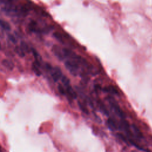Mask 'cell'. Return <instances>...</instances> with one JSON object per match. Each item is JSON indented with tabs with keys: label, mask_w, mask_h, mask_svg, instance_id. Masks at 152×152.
I'll list each match as a JSON object with an SVG mask.
<instances>
[{
	"label": "cell",
	"mask_w": 152,
	"mask_h": 152,
	"mask_svg": "<svg viewBox=\"0 0 152 152\" xmlns=\"http://www.w3.org/2000/svg\"><path fill=\"white\" fill-rule=\"evenodd\" d=\"M97 104H98V106L100 109V110H101V112L106 116H109V112L108 111V110L107 109L106 106L104 105V104L102 102L100 101V100H97Z\"/></svg>",
	"instance_id": "cell-9"
},
{
	"label": "cell",
	"mask_w": 152,
	"mask_h": 152,
	"mask_svg": "<svg viewBox=\"0 0 152 152\" xmlns=\"http://www.w3.org/2000/svg\"><path fill=\"white\" fill-rule=\"evenodd\" d=\"M15 52L20 56L21 57H24L25 56V52H24V50H23V49L19 46H16L15 48L14 49Z\"/></svg>",
	"instance_id": "cell-17"
},
{
	"label": "cell",
	"mask_w": 152,
	"mask_h": 152,
	"mask_svg": "<svg viewBox=\"0 0 152 152\" xmlns=\"http://www.w3.org/2000/svg\"><path fill=\"white\" fill-rule=\"evenodd\" d=\"M78 105L79 108L81 109V110L86 115H88L89 114V112L88 110L87 109L86 104H84L83 102H80V101H78Z\"/></svg>",
	"instance_id": "cell-14"
},
{
	"label": "cell",
	"mask_w": 152,
	"mask_h": 152,
	"mask_svg": "<svg viewBox=\"0 0 152 152\" xmlns=\"http://www.w3.org/2000/svg\"><path fill=\"white\" fill-rule=\"evenodd\" d=\"M21 48L23 49V50H24V52L26 53V52H28V46L26 45V43L25 42H21Z\"/></svg>",
	"instance_id": "cell-22"
},
{
	"label": "cell",
	"mask_w": 152,
	"mask_h": 152,
	"mask_svg": "<svg viewBox=\"0 0 152 152\" xmlns=\"http://www.w3.org/2000/svg\"><path fill=\"white\" fill-rule=\"evenodd\" d=\"M52 50L53 53H54V55L59 59L62 61L65 59L63 52H62V49L60 48L59 46H58L57 45H53L52 48Z\"/></svg>",
	"instance_id": "cell-5"
},
{
	"label": "cell",
	"mask_w": 152,
	"mask_h": 152,
	"mask_svg": "<svg viewBox=\"0 0 152 152\" xmlns=\"http://www.w3.org/2000/svg\"><path fill=\"white\" fill-rule=\"evenodd\" d=\"M53 36L55 37V39L56 40H58L59 42H61L62 43H65V41H64V38L63 37V36L58 32H55L53 33Z\"/></svg>",
	"instance_id": "cell-16"
},
{
	"label": "cell",
	"mask_w": 152,
	"mask_h": 152,
	"mask_svg": "<svg viewBox=\"0 0 152 152\" xmlns=\"http://www.w3.org/2000/svg\"><path fill=\"white\" fill-rule=\"evenodd\" d=\"M1 49V43H0V49Z\"/></svg>",
	"instance_id": "cell-24"
},
{
	"label": "cell",
	"mask_w": 152,
	"mask_h": 152,
	"mask_svg": "<svg viewBox=\"0 0 152 152\" xmlns=\"http://www.w3.org/2000/svg\"><path fill=\"white\" fill-rule=\"evenodd\" d=\"M8 38H9V39H10L12 43H15L17 42V39H16V38L14 37V35H12V34H9V35H8Z\"/></svg>",
	"instance_id": "cell-23"
},
{
	"label": "cell",
	"mask_w": 152,
	"mask_h": 152,
	"mask_svg": "<svg viewBox=\"0 0 152 152\" xmlns=\"http://www.w3.org/2000/svg\"><path fill=\"white\" fill-rule=\"evenodd\" d=\"M17 0H0V5H8L12 3H14V1H15Z\"/></svg>",
	"instance_id": "cell-21"
},
{
	"label": "cell",
	"mask_w": 152,
	"mask_h": 152,
	"mask_svg": "<svg viewBox=\"0 0 152 152\" xmlns=\"http://www.w3.org/2000/svg\"><path fill=\"white\" fill-rule=\"evenodd\" d=\"M106 125L108 128L112 131H115L118 129V125H117L116 121L111 118H109L106 121Z\"/></svg>",
	"instance_id": "cell-7"
},
{
	"label": "cell",
	"mask_w": 152,
	"mask_h": 152,
	"mask_svg": "<svg viewBox=\"0 0 152 152\" xmlns=\"http://www.w3.org/2000/svg\"><path fill=\"white\" fill-rule=\"evenodd\" d=\"M101 91H103L105 93H109L110 94H115V95H119V92L117 89L113 86H109L107 87H104L102 88Z\"/></svg>",
	"instance_id": "cell-8"
},
{
	"label": "cell",
	"mask_w": 152,
	"mask_h": 152,
	"mask_svg": "<svg viewBox=\"0 0 152 152\" xmlns=\"http://www.w3.org/2000/svg\"><path fill=\"white\" fill-rule=\"evenodd\" d=\"M131 127L132 128V130L134 131V133L135 134V136L140 139V140H141V139H143L144 138V136H143V134H142L141 131H140V129L134 124H132L131 125Z\"/></svg>",
	"instance_id": "cell-10"
},
{
	"label": "cell",
	"mask_w": 152,
	"mask_h": 152,
	"mask_svg": "<svg viewBox=\"0 0 152 152\" xmlns=\"http://www.w3.org/2000/svg\"><path fill=\"white\" fill-rule=\"evenodd\" d=\"M50 72L51 77L55 82H57L59 79L61 78L62 76L63 75L61 69L58 66L52 67L50 70Z\"/></svg>",
	"instance_id": "cell-4"
},
{
	"label": "cell",
	"mask_w": 152,
	"mask_h": 152,
	"mask_svg": "<svg viewBox=\"0 0 152 152\" xmlns=\"http://www.w3.org/2000/svg\"><path fill=\"white\" fill-rule=\"evenodd\" d=\"M2 63L6 68L9 69H12L14 68V64H12V62L8 59H4Z\"/></svg>",
	"instance_id": "cell-15"
},
{
	"label": "cell",
	"mask_w": 152,
	"mask_h": 152,
	"mask_svg": "<svg viewBox=\"0 0 152 152\" xmlns=\"http://www.w3.org/2000/svg\"><path fill=\"white\" fill-rule=\"evenodd\" d=\"M117 136L118 137V138L119 139H121L122 141H124L125 143H126L127 145H129V142H128V137H126L125 135H124V134H121V133H119L117 134Z\"/></svg>",
	"instance_id": "cell-18"
},
{
	"label": "cell",
	"mask_w": 152,
	"mask_h": 152,
	"mask_svg": "<svg viewBox=\"0 0 152 152\" xmlns=\"http://www.w3.org/2000/svg\"><path fill=\"white\" fill-rule=\"evenodd\" d=\"M0 27L7 31H9L11 30L10 24L7 21L3 20H0Z\"/></svg>",
	"instance_id": "cell-12"
},
{
	"label": "cell",
	"mask_w": 152,
	"mask_h": 152,
	"mask_svg": "<svg viewBox=\"0 0 152 152\" xmlns=\"http://www.w3.org/2000/svg\"><path fill=\"white\" fill-rule=\"evenodd\" d=\"M66 90V95H68L71 99H76L77 97V94L75 91V90L73 89L72 86L69 84H68L65 86H64Z\"/></svg>",
	"instance_id": "cell-6"
},
{
	"label": "cell",
	"mask_w": 152,
	"mask_h": 152,
	"mask_svg": "<svg viewBox=\"0 0 152 152\" xmlns=\"http://www.w3.org/2000/svg\"><path fill=\"white\" fill-rule=\"evenodd\" d=\"M30 10V7L27 4H15L14 3L4 5L2 11L7 15L12 17L26 15Z\"/></svg>",
	"instance_id": "cell-1"
},
{
	"label": "cell",
	"mask_w": 152,
	"mask_h": 152,
	"mask_svg": "<svg viewBox=\"0 0 152 152\" xmlns=\"http://www.w3.org/2000/svg\"><path fill=\"white\" fill-rule=\"evenodd\" d=\"M39 66H40V62H39L35 61L32 64L33 71H34V72L35 73V74L37 76H40L42 74L41 71L39 68Z\"/></svg>",
	"instance_id": "cell-11"
},
{
	"label": "cell",
	"mask_w": 152,
	"mask_h": 152,
	"mask_svg": "<svg viewBox=\"0 0 152 152\" xmlns=\"http://www.w3.org/2000/svg\"><path fill=\"white\" fill-rule=\"evenodd\" d=\"M28 28H29V30L33 32H38L39 31L37 23L34 21H31L29 23Z\"/></svg>",
	"instance_id": "cell-13"
},
{
	"label": "cell",
	"mask_w": 152,
	"mask_h": 152,
	"mask_svg": "<svg viewBox=\"0 0 152 152\" xmlns=\"http://www.w3.org/2000/svg\"><path fill=\"white\" fill-rule=\"evenodd\" d=\"M58 89L59 92L63 96H66V90L65 88L64 87V86L61 85V84H59L58 86Z\"/></svg>",
	"instance_id": "cell-19"
},
{
	"label": "cell",
	"mask_w": 152,
	"mask_h": 152,
	"mask_svg": "<svg viewBox=\"0 0 152 152\" xmlns=\"http://www.w3.org/2000/svg\"><path fill=\"white\" fill-rule=\"evenodd\" d=\"M61 80V81H62V83L64 86H66V85L70 84L69 79L66 76H65V75H63L62 76Z\"/></svg>",
	"instance_id": "cell-20"
},
{
	"label": "cell",
	"mask_w": 152,
	"mask_h": 152,
	"mask_svg": "<svg viewBox=\"0 0 152 152\" xmlns=\"http://www.w3.org/2000/svg\"><path fill=\"white\" fill-rule=\"evenodd\" d=\"M64 65L65 68L72 75L77 76L78 75L80 65L75 60L68 59L65 61Z\"/></svg>",
	"instance_id": "cell-3"
},
{
	"label": "cell",
	"mask_w": 152,
	"mask_h": 152,
	"mask_svg": "<svg viewBox=\"0 0 152 152\" xmlns=\"http://www.w3.org/2000/svg\"><path fill=\"white\" fill-rule=\"evenodd\" d=\"M106 99L109 102L111 109L113 110L115 115L120 118V119H125L126 116L125 113L122 110L118 103L115 101V100L111 96H107L106 97Z\"/></svg>",
	"instance_id": "cell-2"
}]
</instances>
